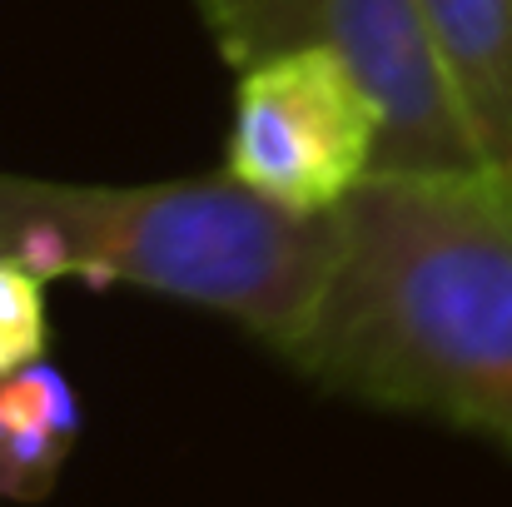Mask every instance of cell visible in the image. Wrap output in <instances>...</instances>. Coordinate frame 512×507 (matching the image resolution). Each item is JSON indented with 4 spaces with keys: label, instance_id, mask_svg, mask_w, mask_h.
I'll list each match as a JSON object with an SVG mask.
<instances>
[{
    "label": "cell",
    "instance_id": "cell-1",
    "mask_svg": "<svg viewBox=\"0 0 512 507\" xmlns=\"http://www.w3.org/2000/svg\"><path fill=\"white\" fill-rule=\"evenodd\" d=\"M334 219L339 259L289 363L512 448V184L378 169Z\"/></svg>",
    "mask_w": 512,
    "mask_h": 507
},
{
    "label": "cell",
    "instance_id": "cell-2",
    "mask_svg": "<svg viewBox=\"0 0 512 507\" xmlns=\"http://www.w3.org/2000/svg\"><path fill=\"white\" fill-rule=\"evenodd\" d=\"M0 254L40 279L184 299L289 358L334 274L339 219L294 214L234 174L165 184L0 174Z\"/></svg>",
    "mask_w": 512,
    "mask_h": 507
},
{
    "label": "cell",
    "instance_id": "cell-3",
    "mask_svg": "<svg viewBox=\"0 0 512 507\" xmlns=\"http://www.w3.org/2000/svg\"><path fill=\"white\" fill-rule=\"evenodd\" d=\"M234 70L269 55L324 45L368 85L383 110L388 174L488 169L443 60L428 40L418 0H194Z\"/></svg>",
    "mask_w": 512,
    "mask_h": 507
},
{
    "label": "cell",
    "instance_id": "cell-4",
    "mask_svg": "<svg viewBox=\"0 0 512 507\" xmlns=\"http://www.w3.org/2000/svg\"><path fill=\"white\" fill-rule=\"evenodd\" d=\"M383 110L334 50L304 45L239 70L224 174L294 214H334L383 165Z\"/></svg>",
    "mask_w": 512,
    "mask_h": 507
},
{
    "label": "cell",
    "instance_id": "cell-5",
    "mask_svg": "<svg viewBox=\"0 0 512 507\" xmlns=\"http://www.w3.org/2000/svg\"><path fill=\"white\" fill-rule=\"evenodd\" d=\"M483 165L512 184V0H418Z\"/></svg>",
    "mask_w": 512,
    "mask_h": 507
},
{
    "label": "cell",
    "instance_id": "cell-6",
    "mask_svg": "<svg viewBox=\"0 0 512 507\" xmlns=\"http://www.w3.org/2000/svg\"><path fill=\"white\" fill-rule=\"evenodd\" d=\"M80 438V403L70 378L35 358L0 378V498L35 503L55 488Z\"/></svg>",
    "mask_w": 512,
    "mask_h": 507
},
{
    "label": "cell",
    "instance_id": "cell-7",
    "mask_svg": "<svg viewBox=\"0 0 512 507\" xmlns=\"http://www.w3.org/2000/svg\"><path fill=\"white\" fill-rule=\"evenodd\" d=\"M45 279L0 254V378L45 358Z\"/></svg>",
    "mask_w": 512,
    "mask_h": 507
}]
</instances>
